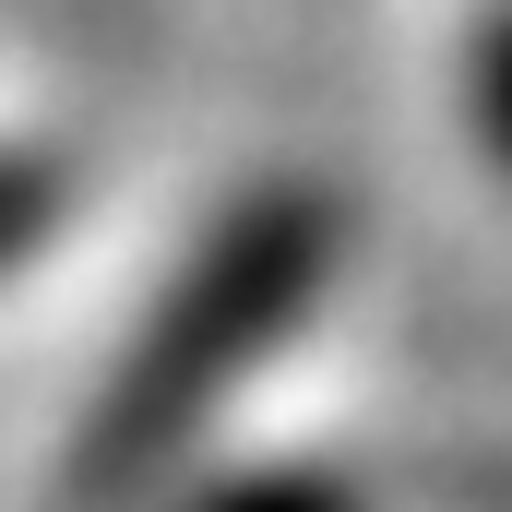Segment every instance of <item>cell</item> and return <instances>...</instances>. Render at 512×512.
<instances>
[{
    "instance_id": "6da1fadb",
    "label": "cell",
    "mask_w": 512,
    "mask_h": 512,
    "mask_svg": "<svg viewBox=\"0 0 512 512\" xmlns=\"http://www.w3.org/2000/svg\"><path fill=\"white\" fill-rule=\"evenodd\" d=\"M453 108H465V143L512 179V0L489 24H465V60H453Z\"/></svg>"
}]
</instances>
